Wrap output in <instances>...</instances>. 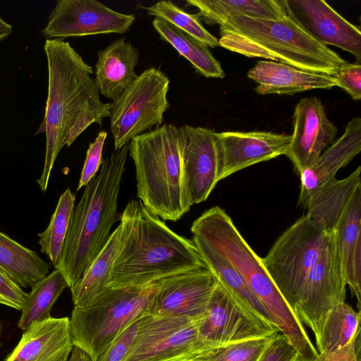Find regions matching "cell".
Listing matches in <instances>:
<instances>
[{"label": "cell", "mask_w": 361, "mask_h": 361, "mask_svg": "<svg viewBox=\"0 0 361 361\" xmlns=\"http://www.w3.org/2000/svg\"><path fill=\"white\" fill-rule=\"evenodd\" d=\"M68 361H92L90 355L79 348L77 346L73 345L71 352V357Z\"/></svg>", "instance_id": "41"}, {"label": "cell", "mask_w": 361, "mask_h": 361, "mask_svg": "<svg viewBox=\"0 0 361 361\" xmlns=\"http://www.w3.org/2000/svg\"><path fill=\"white\" fill-rule=\"evenodd\" d=\"M192 240L215 280L250 314L274 325L265 307L230 262L202 239L192 236Z\"/></svg>", "instance_id": "25"}, {"label": "cell", "mask_w": 361, "mask_h": 361, "mask_svg": "<svg viewBox=\"0 0 361 361\" xmlns=\"http://www.w3.org/2000/svg\"><path fill=\"white\" fill-rule=\"evenodd\" d=\"M135 17L114 11L96 0H59L42 30L47 38L123 34Z\"/></svg>", "instance_id": "13"}, {"label": "cell", "mask_w": 361, "mask_h": 361, "mask_svg": "<svg viewBox=\"0 0 361 361\" xmlns=\"http://www.w3.org/2000/svg\"><path fill=\"white\" fill-rule=\"evenodd\" d=\"M186 3L196 7L198 17L209 25L230 15L264 19H279L287 15L283 0H187Z\"/></svg>", "instance_id": "28"}, {"label": "cell", "mask_w": 361, "mask_h": 361, "mask_svg": "<svg viewBox=\"0 0 361 361\" xmlns=\"http://www.w3.org/2000/svg\"><path fill=\"white\" fill-rule=\"evenodd\" d=\"M169 83L159 68H147L110 104L109 118L115 150L152 127L161 126L169 107Z\"/></svg>", "instance_id": "9"}, {"label": "cell", "mask_w": 361, "mask_h": 361, "mask_svg": "<svg viewBox=\"0 0 361 361\" xmlns=\"http://www.w3.org/2000/svg\"><path fill=\"white\" fill-rule=\"evenodd\" d=\"M183 164L192 204L207 200L220 181L221 152L214 130L184 125Z\"/></svg>", "instance_id": "17"}, {"label": "cell", "mask_w": 361, "mask_h": 361, "mask_svg": "<svg viewBox=\"0 0 361 361\" xmlns=\"http://www.w3.org/2000/svg\"><path fill=\"white\" fill-rule=\"evenodd\" d=\"M159 288L149 284L108 288L85 306H74L69 318L73 345L96 361L111 342L137 319L149 314Z\"/></svg>", "instance_id": "7"}, {"label": "cell", "mask_w": 361, "mask_h": 361, "mask_svg": "<svg viewBox=\"0 0 361 361\" xmlns=\"http://www.w3.org/2000/svg\"><path fill=\"white\" fill-rule=\"evenodd\" d=\"M140 52L124 38L111 42L97 53L94 81L99 92L112 102L136 79Z\"/></svg>", "instance_id": "23"}, {"label": "cell", "mask_w": 361, "mask_h": 361, "mask_svg": "<svg viewBox=\"0 0 361 361\" xmlns=\"http://www.w3.org/2000/svg\"><path fill=\"white\" fill-rule=\"evenodd\" d=\"M276 334L211 348L191 361H257Z\"/></svg>", "instance_id": "34"}, {"label": "cell", "mask_w": 361, "mask_h": 361, "mask_svg": "<svg viewBox=\"0 0 361 361\" xmlns=\"http://www.w3.org/2000/svg\"><path fill=\"white\" fill-rule=\"evenodd\" d=\"M12 32V26L0 16V40L4 39Z\"/></svg>", "instance_id": "42"}, {"label": "cell", "mask_w": 361, "mask_h": 361, "mask_svg": "<svg viewBox=\"0 0 361 361\" xmlns=\"http://www.w3.org/2000/svg\"><path fill=\"white\" fill-rule=\"evenodd\" d=\"M49 267L35 252L0 231V268L20 288H31L49 274Z\"/></svg>", "instance_id": "26"}, {"label": "cell", "mask_w": 361, "mask_h": 361, "mask_svg": "<svg viewBox=\"0 0 361 361\" xmlns=\"http://www.w3.org/2000/svg\"><path fill=\"white\" fill-rule=\"evenodd\" d=\"M196 322L180 316L142 317L136 341L125 361H191L208 350Z\"/></svg>", "instance_id": "11"}, {"label": "cell", "mask_w": 361, "mask_h": 361, "mask_svg": "<svg viewBox=\"0 0 361 361\" xmlns=\"http://www.w3.org/2000/svg\"><path fill=\"white\" fill-rule=\"evenodd\" d=\"M216 280L207 268H199L159 280L149 314L186 317L197 322L204 314Z\"/></svg>", "instance_id": "16"}, {"label": "cell", "mask_w": 361, "mask_h": 361, "mask_svg": "<svg viewBox=\"0 0 361 361\" xmlns=\"http://www.w3.org/2000/svg\"><path fill=\"white\" fill-rule=\"evenodd\" d=\"M133 213V200L127 204L120 223L85 271L75 290L71 293L74 306L87 305L107 288V281L115 260L123 247Z\"/></svg>", "instance_id": "24"}, {"label": "cell", "mask_w": 361, "mask_h": 361, "mask_svg": "<svg viewBox=\"0 0 361 361\" xmlns=\"http://www.w3.org/2000/svg\"><path fill=\"white\" fill-rule=\"evenodd\" d=\"M361 166L341 180H334L313 197L305 209L306 216L321 222L328 231L334 230L346 202L360 183Z\"/></svg>", "instance_id": "29"}, {"label": "cell", "mask_w": 361, "mask_h": 361, "mask_svg": "<svg viewBox=\"0 0 361 361\" xmlns=\"http://www.w3.org/2000/svg\"><path fill=\"white\" fill-rule=\"evenodd\" d=\"M75 200V195L67 188L61 195L47 228L37 234L41 252L47 256L55 269L61 260Z\"/></svg>", "instance_id": "32"}, {"label": "cell", "mask_w": 361, "mask_h": 361, "mask_svg": "<svg viewBox=\"0 0 361 361\" xmlns=\"http://www.w3.org/2000/svg\"><path fill=\"white\" fill-rule=\"evenodd\" d=\"M286 13L324 45L353 54L361 63V31L324 0H283Z\"/></svg>", "instance_id": "14"}, {"label": "cell", "mask_w": 361, "mask_h": 361, "mask_svg": "<svg viewBox=\"0 0 361 361\" xmlns=\"http://www.w3.org/2000/svg\"><path fill=\"white\" fill-rule=\"evenodd\" d=\"M295 348L282 334H276L257 361H298Z\"/></svg>", "instance_id": "38"}, {"label": "cell", "mask_w": 361, "mask_h": 361, "mask_svg": "<svg viewBox=\"0 0 361 361\" xmlns=\"http://www.w3.org/2000/svg\"><path fill=\"white\" fill-rule=\"evenodd\" d=\"M346 286L361 305V184L344 205L334 228Z\"/></svg>", "instance_id": "22"}, {"label": "cell", "mask_w": 361, "mask_h": 361, "mask_svg": "<svg viewBox=\"0 0 361 361\" xmlns=\"http://www.w3.org/2000/svg\"><path fill=\"white\" fill-rule=\"evenodd\" d=\"M48 66V94L44 116L35 135L44 133L46 151L37 180L46 192L56 157L90 126L109 117L110 103L101 100L92 67L62 39H47L44 46Z\"/></svg>", "instance_id": "1"}, {"label": "cell", "mask_w": 361, "mask_h": 361, "mask_svg": "<svg viewBox=\"0 0 361 361\" xmlns=\"http://www.w3.org/2000/svg\"><path fill=\"white\" fill-rule=\"evenodd\" d=\"M345 287L333 230L325 251L308 273L292 307L301 323L312 329L316 345L331 310L345 302Z\"/></svg>", "instance_id": "10"}, {"label": "cell", "mask_w": 361, "mask_h": 361, "mask_svg": "<svg viewBox=\"0 0 361 361\" xmlns=\"http://www.w3.org/2000/svg\"><path fill=\"white\" fill-rule=\"evenodd\" d=\"M73 347L69 318L51 317L24 331L4 361H68Z\"/></svg>", "instance_id": "20"}, {"label": "cell", "mask_w": 361, "mask_h": 361, "mask_svg": "<svg viewBox=\"0 0 361 361\" xmlns=\"http://www.w3.org/2000/svg\"><path fill=\"white\" fill-rule=\"evenodd\" d=\"M222 167L220 180L254 164L267 161L288 150L291 135L270 131L216 133Z\"/></svg>", "instance_id": "18"}, {"label": "cell", "mask_w": 361, "mask_h": 361, "mask_svg": "<svg viewBox=\"0 0 361 361\" xmlns=\"http://www.w3.org/2000/svg\"><path fill=\"white\" fill-rule=\"evenodd\" d=\"M66 288L65 279L56 269L35 283L21 310L18 328L25 331L34 323L49 319L53 305Z\"/></svg>", "instance_id": "30"}, {"label": "cell", "mask_w": 361, "mask_h": 361, "mask_svg": "<svg viewBox=\"0 0 361 361\" xmlns=\"http://www.w3.org/2000/svg\"><path fill=\"white\" fill-rule=\"evenodd\" d=\"M337 132L319 99L308 97L298 102L293 112L290 144L285 154L298 176L335 140Z\"/></svg>", "instance_id": "15"}, {"label": "cell", "mask_w": 361, "mask_h": 361, "mask_svg": "<svg viewBox=\"0 0 361 361\" xmlns=\"http://www.w3.org/2000/svg\"><path fill=\"white\" fill-rule=\"evenodd\" d=\"M27 293L0 268V304L21 311Z\"/></svg>", "instance_id": "39"}, {"label": "cell", "mask_w": 361, "mask_h": 361, "mask_svg": "<svg viewBox=\"0 0 361 361\" xmlns=\"http://www.w3.org/2000/svg\"><path fill=\"white\" fill-rule=\"evenodd\" d=\"M247 76L257 84L255 91L260 95H293L312 90L338 87V82L332 75L308 72L271 60L257 61L248 71Z\"/></svg>", "instance_id": "21"}, {"label": "cell", "mask_w": 361, "mask_h": 361, "mask_svg": "<svg viewBox=\"0 0 361 361\" xmlns=\"http://www.w3.org/2000/svg\"><path fill=\"white\" fill-rule=\"evenodd\" d=\"M106 136V131L102 130L97 134L95 140L90 143L77 186V191L83 186H86L99 171L103 161L102 152Z\"/></svg>", "instance_id": "36"}, {"label": "cell", "mask_w": 361, "mask_h": 361, "mask_svg": "<svg viewBox=\"0 0 361 361\" xmlns=\"http://www.w3.org/2000/svg\"><path fill=\"white\" fill-rule=\"evenodd\" d=\"M142 317L121 333L96 361H125L138 334Z\"/></svg>", "instance_id": "35"}, {"label": "cell", "mask_w": 361, "mask_h": 361, "mask_svg": "<svg viewBox=\"0 0 361 361\" xmlns=\"http://www.w3.org/2000/svg\"><path fill=\"white\" fill-rule=\"evenodd\" d=\"M199 268L207 267L193 241L173 231L140 200H133L128 231L107 287L144 286Z\"/></svg>", "instance_id": "3"}, {"label": "cell", "mask_w": 361, "mask_h": 361, "mask_svg": "<svg viewBox=\"0 0 361 361\" xmlns=\"http://www.w3.org/2000/svg\"><path fill=\"white\" fill-rule=\"evenodd\" d=\"M334 77L338 87L343 89L353 100L361 99V63L346 61Z\"/></svg>", "instance_id": "37"}, {"label": "cell", "mask_w": 361, "mask_h": 361, "mask_svg": "<svg viewBox=\"0 0 361 361\" xmlns=\"http://www.w3.org/2000/svg\"><path fill=\"white\" fill-rule=\"evenodd\" d=\"M185 141L184 126L165 124L129 142L137 196L145 209L164 221L179 220L192 205L184 171Z\"/></svg>", "instance_id": "6"}, {"label": "cell", "mask_w": 361, "mask_h": 361, "mask_svg": "<svg viewBox=\"0 0 361 361\" xmlns=\"http://www.w3.org/2000/svg\"><path fill=\"white\" fill-rule=\"evenodd\" d=\"M360 335L357 334L347 345L334 351L318 353L313 361H360Z\"/></svg>", "instance_id": "40"}, {"label": "cell", "mask_w": 361, "mask_h": 361, "mask_svg": "<svg viewBox=\"0 0 361 361\" xmlns=\"http://www.w3.org/2000/svg\"><path fill=\"white\" fill-rule=\"evenodd\" d=\"M190 231L225 257L240 273L262 302L274 325L295 348L298 361H313L318 352L303 324L289 307L265 269L261 257L250 247L221 207L215 206L196 219Z\"/></svg>", "instance_id": "4"}, {"label": "cell", "mask_w": 361, "mask_h": 361, "mask_svg": "<svg viewBox=\"0 0 361 361\" xmlns=\"http://www.w3.org/2000/svg\"><path fill=\"white\" fill-rule=\"evenodd\" d=\"M215 24L219 25V46L249 58H263L332 76L347 61L288 15L279 19L230 15Z\"/></svg>", "instance_id": "5"}, {"label": "cell", "mask_w": 361, "mask_h": 361, "mask_svg": "<svg viewBox=\"0 0 361 361\" xmlns=\"http://www.w3.org/2000/svg\"><path fill=\"white\" fill-rule=\"evenodd\" d=\"M3 322L0 319V349H1V336H2V332H3Z\"/></svg>", "instance_id": "43"}, {"label": "cell", "mask_w": 361, "mask_h": 361, "mask_svg": "<svg viewBox=\"0 0 361 361\" xmlns=\"http://www.w3.org/2000/svg\"><path fill=\"white\" fill-rule=\"evenodd\" d=\"M142 8L147 14L169 22L207 47L219 46V39L204 28L197 14L186 12L171 1H160Z\"/></svg>", "instance_id": "33"}, {"label": "cell", "mask_w": 361, "mask_h": 361, "mask_svg": "<svg viewBox=\"0 0 361 361\" xmlns=\"http://www.w3.org/2000/svg\"><path fill=\"white\" fill-rule=\"evenodd\" d=\"M360 310L345 302L334 306L326 319L317 352H331L347 345L360 333Z\"/></svg>", "instance_id": "31"}, {"label": "cell", "mask_w": 361, "mask_h": 361, "mask_svg": "<svg viewBox=\"0 0 361 361\" xmlns=\"http://www.w3.org/2000/svg\"><path fill=\"white\" fill-rule=\"evenodd\" d=\"M152 25L161 38L185 58L198 73L206 78H224L220 62L208 47L161 18H155Z\"/></svg>", "instance_id": "27"}, {"label": "cell", "mask_w": 361, "mask_h": 361, "mask_svg": "<svg viewBox=\"0 0 361 361\" xmlns=\"http://www.w3.org/2000/svg\"><path fill=\"white\" fill-rule=\"evenodd\" d=\"M324 225L304 215L284 231L262 262L292 310L305 280L331 236Z\"/></svg>", "instance_id": "8"}, {"label": "cell", "mask_w": 361, "mask_h": 361, "mask_svg": "<svg viewBox=\"0 0 361 361\" xmlns=\"http://www.w3.org/2000/svg\"><path fill=\"white\" fill-rule=\"evenodd\" d=\"M360 151L361 118L356 116L348 121L343 135L299 176L298 205L305 208L310 200L336 180L338 171L348 165Z\"/></svg>", "instance_id": "19"}, {"label": "cell", "mask_w": 361, "mask_h": 361, "mask_svg": "<svg viewBox=\"0 0 361 361\" xmlns=\"http://www.w3.org/2000/svg\"><path fill=\"white\" fill-rule=\"evenodd\" d=\"M129 142L103 159L99 173L85 186L74 207L58 270L72 293L107 243L120 221L118 197Z\"/></svg>", "instance_id": "2"}, {"label": "cell", "mask_w": 361, "mask_h": 361, "mask_svg": "<svg viewBox=\"0 0 361 361\" xmlns=\"http://www.w3.org/2000/svg\"><path fill=\"white\" fill-rule=\"evenodd\" d=\"M196 324L199 339L209 350L279 331L250 314L216 281L206 310Z\"/></svg>", "instance_id": "12"}]
</instances>
